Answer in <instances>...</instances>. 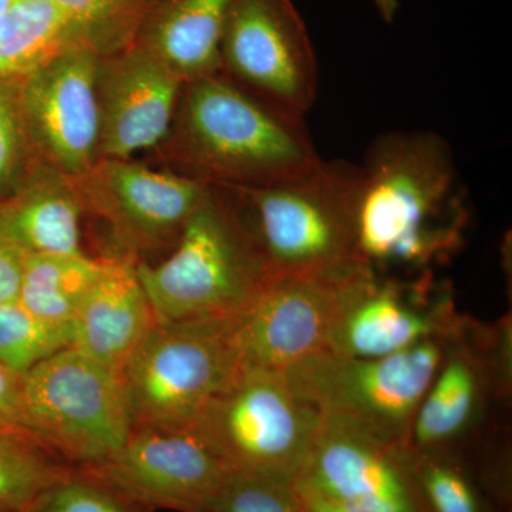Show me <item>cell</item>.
Here are the masks:
<instances>
[{"instance_id": "ffe728a7", "label": "cell", "mask_w": 512, "mask_h": 512, "mask_svg": "<svg viewBox=\"0 0 512 512\" xmlns=\"http://www.w3.org/2000/svg\"><path fill=\"white\" fill-rule=\"evenodd\" d=\"M59 171H33L15 194L0 201V239L22 255L84 254L82 198Z\"/></svg>"}, {"instance_id": "7402d4cb", "label": "cell", "mask_w": 512, "mask_h": 512, "mask_svg": "<svg viewBox=\"0 0 512 512\" xmlns=\"http://www.w3.org/2000/svg\"><path fill=\"white\" fill-rule=\"evenodd\" d=\"M235 0H167L146 49L185 83L221 72V42Z\"/></svg>"}, {"instance_id": "e0dca14e", "label": "cell", "mask_w": 512, "mask_h": 512, "mask_svg": "<svg viewBox=\"0 0 512 512\" xmlns=\"http://www.w3.org/2000/svg\"><path fill=\"white\" fill-rule=\"evenodd\" d=\"M184 80L143 47L99 67V154L130 160L170 133Z\"/></svg>"}, {"instance_id": "d6986e66", "label": "cell", "mask_w": 512, "mask_h": 512, "mask_svg": "<svg viewBox=\"0 0 512 512\" xmlns=\"http://www.w3.org/2000/svg\"><path fill=\"white\" fill-rule=\"evenodd\" d=\"M156 323L136 264L107 259L74 319L72 348L120 375Z\"/></svg>"}, {"instance_id": "8992f818", "label": "cell", "mask_w": 512, "mask_h": 512, "mask_svg": "<svg viewBox=\"0 0 512 512\" xmlns=\"http://www.w3.org/2000/svg\"><path fill=\"white\" fill-rule=\"evenodd\" d=\"M241 370L232 320L157 322L121 370L133 430H187Z\"/></svg>"}, {"instance_id": "8fae6325", "label": "cell", "mask_w": 512, "mask_h": 512, "mask_svg": "<svg viewBox=\"0 0 512 512\" xmlns=\"http://www.w3.org/2000/svg\"><path fill=\"white\" fill-rule=\"evenodd\" d=\"M221 72L292 113L318 94V62L292 0H235L221 42Z\"/></svg>"}, {"instance_id": "484cf974", "label": "cell", "mask_w": 512, "mask_h": 512, "mask_svg": "<svg viewBox=\"0 0 512 512\" xmlns=\"http://www.w3.org/2000/svg\"><path fill=\"white\" fill-rule=\"evenodd\" d=\"M29 512H153L84 468L49 488Z\"/></svg>"}, {"instance_id": "1f68e13d", "label": "cell", "mask_w": 512, "mask_h": 512, "mask_svg": "<svg viewBox=\"0 0 512 512\" xmlns=\"http://www.w3.org/2000/svg\"><path fill=\"white\" fill-rule=\"evenodd\" d=\"M377 10L386 23H393L399 10V0H375Z\"/></svg>"}, {"instance_id": "9c48e42d", "label": "cell", "mask_w": 512, "mask_h": 512, "mask_svg": "<svg viewBox=\"0 0 512 512\" xmlns=\"http://www.w3.org/2000/svg\"><path fill=\"white\" fill-rule=\"evenodd\" d=\"M322 416L303 402L284 373L241 369L191 427L234 471L293 484Z\"/></svg>"}, {"instance_id": "5bb4252c", "label": "cell", "mask_w": 512, "mask_h": 512, "mask_svg": "<svg viewBox=\"0 0 512 512\" xmlns=\"http://www.w3.org/2000/svg\"><path fill=\"white\" fill-rule=\"evenodd\" d=\"M293 485L377 512H423L407 456L392 443L339 417H322Z\"/></svg>"}, {"instance_id": "6da1fadb", "label": "cell", "mask_w": 512, "mask_h": 512, "mask_svg": "<svg viewBox=\"0 0 512 512\" xmlns=\"http://www.w3.org/2000/svg\"><path fill=\"white\" fill-rule=\"evenodd\" d=\"M360 170V264L376 274H429L463 251L473 210L450 144L440 134H384L373 141Z\"/></svg>"}, {"instance_id": "7a4b0ae2", "label": "cell", "mask_w": 512, "mask_h": 512, "mask_svg": "<svg viewBox=\"0 0 512 512\" xmlns=\"http://www.w3.org/2000/svg\"><path fill=\"white\" fill-rule=\"evenodd\" d=\"M183 92L181 156L204 183L274 184L322 161L301 114L249 92L222 72L185 83Z\"/></svg>"}, {"instance_id": "44dd1931", "label": "cell", "mask_w": 512, "mask_h": 512, "mask_svg": "<svg viewBox=\"0 0 512 512\" xmlns=\"http://www.w3.org/2000/svg\"><path fill=\"white\" fill-rule=\"evenodd\" d=\"M89 26L53 0H15L0 19V80L20 82L73 47Z\"/></svg>"}, {"instance_id": "f1b7e54d", "label": "cell", "mask_w": 512, "mask_h": 512, "mask_svg": "<svg viewBox=\"0 0 512 512\" xmlns=\"http://www.w3.org/2000/svg\"><path fill=\"white\" fill-rule=\"evenodd\" d=\"M0 427L25 430L22 376L0 365Z\"/></svg>"}, {"instance_id": "30bf717a", "label": "cell", "mask_w": 512, "mask_h": 512, "mask_svg": "<svg viewBox=\"0 0 512 512\" xmlns=\"http://www.w3.org/2000/svg\"><path fill=\"white\" fill-rule=\"evenodd\" d=\"M467 315L436 272L383 275L359 266L346 278L328 352L375 359L456 333Z\"/></svg>"}, {"instance_id": "277c9868", "label": "cell", "mask_w": 512, "mask_h": 512, "mask_svg": "<svg viewBox=\"0 0 512 512\" xmlns=\"http://www.w3.org/2000/svg\"><path fill=\"white\" fill-rule=\"evenodd\" d=\"M157 322L234 320L271 279L224 195L211 185L158 265L136 264Z\"/></svg>"}, {"instance_id": "d6a6232c", "label": "cell", "mask_w": 512, "mask_h": 512, "mask_svg": "<svg viewBox=\"0 0 512 512\" xmlns=\"http://www.w3.org/2000/svg\"><path fill=\"white\" fill-rule=\"evenodd\" d=\"M13 2H15V0H0V19H2L3 15L8 12V9L13 5Z\"/></svg>"}, {"instance_id": "52a82bcc", "label": "cell", "mask_w": 512, "mask_h": 512, "mask_svg": "<svg viewBox=\"0 0 512 512\" xmlns=\"http://www.w3.org/2000/svg\"><path fill=\"white\" fill-rule=\"evenodd\" d=\"M451 336L375 359L323 350L282 373L293 392L320 416L349 420L384 440L407 444Z\"/></svg>"}, {"instance_id": "2e32d148", "label": "cell", "mask_w": 512, "mask_h": 512, "mask_svg": "<svg viewBox=\"0 0 512 512\" xmlns=\"http://www.w3.org/2000/svg\"><path fill=\"white\" fill-rule=\"evenodd\" d=\"M77 180L86 181L87 197L117 234L137 247L178 239L211 187L192 175L116 158H104Z\"/></svg>"}, {"instance_id": "4dcf8cb0", "label": "cell", "mask_w": 512, "mask_h": 512, "mask_svg": "<svg viewBox=\"0 0 512 512\" xmlns=\"http://www.w3.org/2000/svg\"><path fill=\"white\" fill-rule=\"evenodd\" d=\"M292 487L303 512H377L355 507V505L340 503V501L313 493V491L298 487V485L292 484Z\"/></svg>"}, {"instance_id": "cb8c5ba5", "label": "cell", "mask_w": 512, "mask_h": 512, "mask_svg": "<svg viewBox=\"0 0 512 512\" xmlns=\"http://www.w3.org/2000/svg\"><path fill=\"white\" fill-rule=\"evenodd\" d=\"M72 470L28 431L0 427V512H29Z\"/></svg>"}, {"instance_id": "603a6c76", "label": "cell", "mask_w": 512, "mask_h": 512, "mask_svg": "<svg viewBox=\"0 0 512 512\" xmlns=\"http://www.w3.org/2000/svg\"><path fill=\"white\" fill-rule=\"evenodd\" d=\"M103 264L86 254L22 255L18 302L43 322L73 329Z\"/></svg>"}, {"instance_id": "7c38bea8", "label": "cell", "mask_w": 512, "mask_h": 512, "mask_svg": "<svg viewBox=\"0 0 512 512\" xmlns=\"http://www.w3.org/2000/svg\"><path fill=\"white\" fill-rule=\"evenodd\" d=\"M355 269L338 275L269 279L247 311L232 320L241 369L284 372L328 349L343 284Z\"/></svg>"}, {"instance_id": "9a60e30c", "label": "cell", "mask_w": 512, "mask_h": 512, "mask_svg": "<svg viewBox=\"0 0 512 512\" xmlns=\"http://www.w3.org/2000/svg\"><path fill=\"white\" fill-rule=\"evenodd\" d=\"M150 510L205 512L231 468L192 429L131 431L114 456L79 467Z\"/></svg>"}, {"instance_id": "4fadbf2b", "label": "cell", "mask_w": 512, "mask_h": 512, "mask_svg": "<svg viewBox=\"0 0 512 512\" xmlns=\"http://www.w3.org/2000/svg\"><path fill=\"white\" fill-rule=\"evenodd\" d=\"M99 67L93 47L80 45L18 82L33 147L73 180L89 173L99 154Z\"/></svg>"}, {"instance_id": "ba28073f", "label": "cell", "mask_w": 512, "mask_h": 512, "mask_svg": "<svg viewBox=\"0 0 512 512\" xmlns=\"http://www.w3.org/2000/svg\"><path fill=\"white\" fill-rule=\"evenodd\" d=\"M28 433L72 467L114 456L133 431L119 373L66 348L22 376Z\"/></svg>"}, {"instance_id": "4316f807", "label": "cell", "mask_w": 512, "mask_h": 512, "mask_svg": "<svg viewBox=\"0 0 512 512\" xmlns=\"http://www.w3.org/2000/svg\"><path fill=\"white\" fill-rule=\"evenodd\" d=\"M33 150L18 82L0 80V201L15 194L33 173Z\"/></svg>"}, {"instance_id": "3957f363", "label": "cell", "mask_w": 512, "mask_h": 512, "mask_svg": "<svg viewBox=\"0 0 512 512\" xmlns=\"http://www.w3.org/2000/svg\"><path fill=\"white\" fill-rule=\"evenodd\" d=\"M360 180V167L322 160L279 183L214 187L254 242L271 278L338 275L362 265L356 252Z\"/></svg>"}, {"instance_id": "83f0119b", "label": "cell", "mask_w": 512, "mask_h": 512, "mask_svg": "<svg viewBox=\"0 0 512 512\" xmlns=\"http://www.w3.org/2000/svg\"><path fill=\"white\" fill-rule=\"evenodd\" d=\"M205 512H303L292 484L231 471Z\"/></svg>"}, {"instance_id": "ac0fdd59", "label": "cell", "mask_w": 512, "mask_h": 512, "mask_svg": "<svg viewBox=\"0 0 512 512\" xmlns=\"http://www.w3.org/2000/svg\"><path fill=\"white\" fill-rule=\"evenodd\" d=\"M510 436L461 450H414L410 474L423 512H510Z\"/></svg>"}, {"instance_id": "5b68a950", "label": "cell", "mask_w": 512, "mask_h": 512, "mask_svg": "<svg viewBox=\"0 0 512 512\" xmlns=\"http://www.w3.org/2000/svg\"><path fill=\"white\" fill-rule=\"evenodd\" d=\"M511 316H466L421 402L409 444L414 450H461L510 436Z\"/></svg>"}, {"instance_id": "d4e9b609", "label": "cell", "mask_w": 512, "mask_h": 512, "mask_svg": "<svg viewBox=\"0 0 512 512\" xmlns=\"http://www.w3.org/2000/svg\"><path fill=\"white\" fill-rule=\"evenodd\" d=\"M73 329L37 319L18 301L0 303V365L23 376L72 346Z\"/></svg>"}, {"instance_id": "f546056e", "label": "cell", "mask_w": 512, "mask_h": 512, "mask_svg": "<svg viewBox=\"0 0 512 512\" xmlns=\"http://www.w3.org/2000/svg\"><path fill=\"white\" fill-rule=\"evenodd\" d=\"M22 254L0 239V303L18 301Z\"/></svg>"}]
</instances>
